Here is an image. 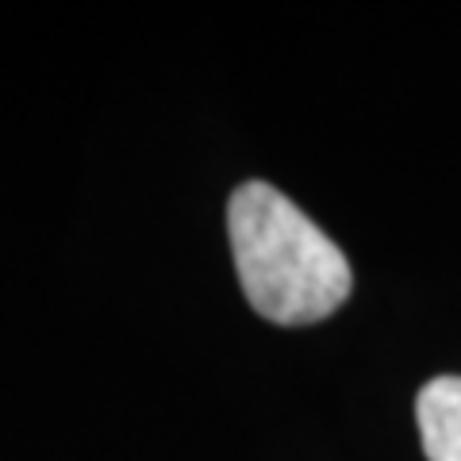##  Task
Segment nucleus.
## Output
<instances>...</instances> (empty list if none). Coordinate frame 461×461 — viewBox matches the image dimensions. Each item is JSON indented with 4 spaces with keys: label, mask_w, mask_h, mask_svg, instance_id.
<instances>
[{
    "label": "nucleus",
    "mask_w": 461,
    "mask_h": 461,
    "mask_svg": "<svg viewBox=\"0 0 461 461\" xmlns=\"http://www.w3.org/2000/svg\"><path fill=\"white\" fill-rule=\"evenodd\" d=\"M227 239L250 308L277 327H308L350 296V262L296 200L266 181L239 185L227 200Z\"/></svg>",
    "instance_id": "obj_1"
},
{
    "label": "nucleus",
    "mask_w": 461,
    "mask_h": 461,
    "mask_svg": "<svg viewBox=\"0 0 461 461\" xmlns=\"http://www.w3.org/2000/svg\"><path fill=\"white\" fill-rule=\"evenodd\" d=\"M427 461H461V377H435L415 396Z\"/></svg>",
    "instance_id": "obj_2"
}]
</instances>
